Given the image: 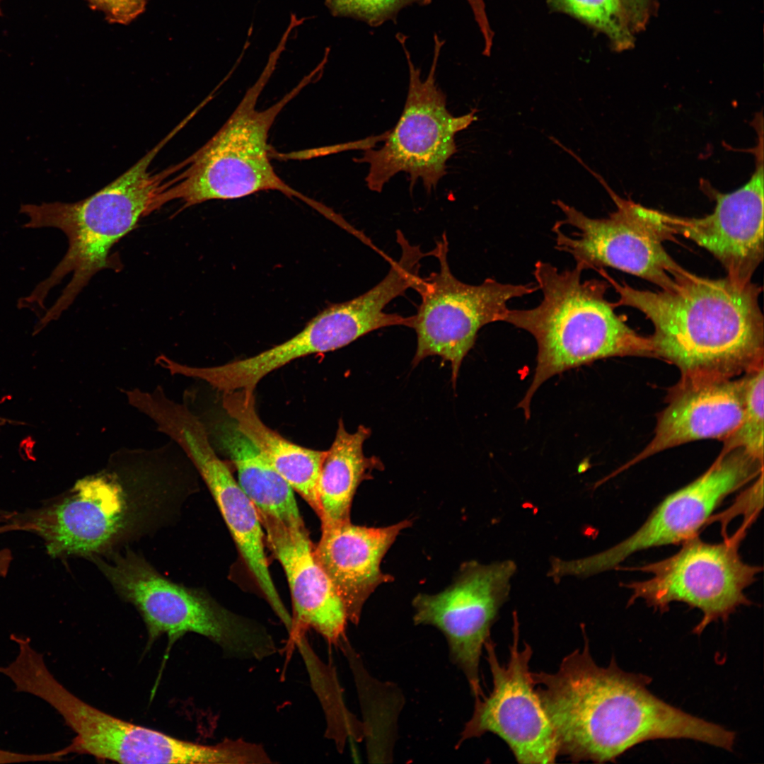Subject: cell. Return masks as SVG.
Here are the masks:
<instances>
[{
    "instance_id": "obj_1",
    "label": "cell",
    "mask_w": 764,
    "mask_h": 764,
    "mask_svg": "<svg viewBox=\"0 0 764 764\" xmlns=\"http://www.w3.org/2000/svg\"><path fill=\"white\" fill-rule=\"evenodd\" d=\"M191 465L172 440L153 449L122 448L101 470L9 521L40 536L53 558L107 557L176 521L192 492Z\"/></svg>"
},
{
    "instance_id": "obj_2",
    "label": "cell",
    "mask_w": 764,
    "mask_h": 764,
    "mask_svg": "<svg viewBox=\"0 0 764 764\" xmlns=\"http://www.w3.org/2000/svg\"><path fill=\"white\" fill-rule=\"evenodd\" d=\"M598 272L619 296L615 307L641 311L654 327V357L674 364L681 381L734 378L764 364L762 288L686 270L668 289H637Z\"/></svg>"
},
{
    "instance_id": "obj_3",
    "label": "cell",
    "mask_w": 764,
    "mask_h": 764,
    "mask_svg": "<svg viewBox=\"0 0 764 764\" xmlns=\"http://www.w3.org/2000/svg\"><path fill=\"white\" fill-rule=\"evenodd\" d=\"M158 143L112 182L81 200L22 204L26 228H54L68 240L67 250L48 277L18 301V307L40 317L34 328L40 332L69 308L91 279L105 269L120 270L113 246L132 231L139 220L165 204L175 168L149 171L163 149Z\"/></svg>"
},
{
    "instance_id": "obj_4",
    "label": "cell",
    "mask_w": 764,
    "mask_h": 764,
    "mask_svg": "<svg viewBox=\"0 0 764 764\" xmlns=\"http://www.w3.org/2000/svg\"><path fill=\"white\" fill-rule=\"evenodd\" d=\"M583 272L577 265L560 271L537 261L533 276L540 303L528 309L508 308L502 316V321L529 332L537 344L533 381L518 405L526 419L535 393L557 374L609 357H654L649 337L629 327L606 299L610 284L583 280Z\"/></svg>"
},
{
    "instance_id": "obj_5",
    "label": "cell",
    "mask_w": 764,
    "mask_h": 764,
    "mask_svg": "<svg viewBox=\"0 0 764 764\" xmlns=\"http://www.w3.org/2000/svg\"><path fill=\"white\" fill-rule=\"evenodd\" d=\"M285 37L271 52L259 78L245 92L219 131L186 158L176 183L167 192L170 202L179 199L182 209L212 199H233L260 191L276 190L296 197L320 210L322 205L286 184L270 162L269 132L276 117L301 90L322 72L319 65L279 100L259 110L260 94L272 76L285 47Z\"/></svg>"
},
{
    "instance_id": "obj_6",
    "label": "cell",
    "mask_w": 764,
    "mask_h": 764,
    "mask_svg": "<svg viewBox=\"0 0 764 764\" xmlns=\"http://www.w3.org/2000/svg\"><path fill=\"white\" fill-rule=\"evenodd\" d=\"M89 560L140 613L151 643L163 634L174 642L193 632L214 642L227 656L262 660L277 651L264 626L228 610L202 589L171 581L129 547Z\"/></svg>"
},
{
    "instance_id": "obj_7",
    "label": "cell",
    "mask_w": 764,
    "mask_h": 764,
    "mask_svg": "<svg viewBox=\"0 0 764 764\" xmlns=\"http://www.w3.org/2000/svg\"><path fill=\"white\" fill-rule=\"evenodd\" d=\"M584 647L565 656L552 673L532 672L536 692L554 731L558 756L571 761L615 762L633 717L630 673L612 657L607 667Z\"/></svg>"
},
{
    "instance_id": "obj_8",
    "label": "cell",
    "mask_w": 764,
    "mask_h": 764,
    "mask_svg": "<svg viewBox=\"0 0 764 764\" xmlns=\"http://www.w3.org/2000/svg\"><path fill=\"white\" fill-rule=\"evenodd\" d=\"M11 681L18 692L37 697L62 717L76 736L66 755L83 753L122 763H245L244 741L214 746L180 740L111 716L83 702L62 685L41 654H31L15 667Z\"/></svg>"
},
{
    "instance_id": "obj_9",
    "label": "cell",
    "mask_w": 764,
    "mask_h": 764,
    "mask_svg": "<svg viewBox=\"0 0 764 764\" xmlns=\"http://www.w3.org/2000/svg\"><path fill=\"white\" fill-rule=\"evenodd\" d=\"M409 70L407 95L395 126L388 130L384 144L364 150L357 163H368L365 182L369 190L381 192L396 174L410 175V187L421 179L427 192L435 189L446 174V163L456 154V134L477 120V109L456 117L446 108V97L436 83L439 54L445 42L434 35L432 63L425 79L412 62L403 35L398 36Z\"/></svg>"
},
{
    "instance_id": "obj_10",
    "label": "cell",
    "mask_w": 764,
    "mask_h": 764,
    "mask_svg": "<svg viewBox=\"0 0 764 764\" xmlns=\"http://www.w3.org/2000/svg\"><path fill=\"white\" fill-rule=\"evenodd\" d=\"M606 187L616 205L607 218L585 215L560 199L554 204L564 219L552 227L555 248L569 254L583 271L610 267L642 278L661 289L671 288L686 270L666 252L673 238L662 227L658 211L615 195L599 175L588 169Z\"/></svg>"
},
{
    "instance_id": "obj_11",
    "label": "cell",
    "mask_w": 764,
    "mask_h": 764,
    "mask_svg": "<svg viewBox=\"0 0 764 764\" xmlns=\"http://www.w3.org/2000/svg\"><path fill=\"white\" fill-rule=\"evenodd\" d=\"M433 250L439 270L421 277L415 289L421 303L412 316L411 328L417 335V348L412 362L415 366L432 356L449 361L455 388L461 364L478 331L489 323L502 321L510 300L532 294L538 286L502 283L492 278L479 284L463 282L451 271L446 233Z\"/></svg>"
},
{
    "instance_id": "obj_12",
    "label": "cell",
    "mask_w": 764,
    "mask_h": 764,
    "mask_svg": "<svg viewBox=\"0 0 764 764\" xmlns=\"http://www.w3.org/2000/svg\"><path fill=\"white\" fill-rule=\"evenodd\" d=\"M744 529L719 543L695 536L683 542L674 555L635 568L651 577L628 584L630 604L639 598L661 612L672 602H683L702 612L693 632L700 635L712 622L725 621L742 605L751 602L745 590L761 570L742 560L739 546Z\"/></svg>"
},
{
    "instance_id": "obj_13",
    "label": "cell",
    "mask_w": 764,
    "mask_h": 764,
    "mask_svg": "<svg viewBox=\"0 0 764 764\" xmlns=\"http://www.w3.org/2000/svg\"><path fill=\"white\" fill-rule=\"evenodd\" d=\"M763 470V461L741 448L720 453L702 475L665 497L632 535L598 553L565 560L564 574L568 577H590L617 568L637 552L685 541L696 536L727 497L757 478Z\"/></svg>"
},
{
    "instance_id": "obj_14",
    "label": "cell",
    "mask_w": 764,
    "mask_h": 764,
    "mask_svg": "<svg viewBox=\"0 0 764 764\" xmlns=\"http://www.w3.org/2000/svg\"><path fill=\"white\" fill-rule=\"evenodd\" d=\"M513 619L507 664L499 663L491 637L485 643L492 690L488 696L475 699L473 714L465 724L456 747L490 732L507 744L519 763H554L558 757L554 731L536 692L529 668L533 649L526 642L523 648L519 649V625L515 613Z\"/></svg>"
},
{
    "instance_id": "obj_15",
    "label": "cell",
    "mask_w": 764,
    "mask_h": 764,
    "mask_svg": "<svg viewBox=\"0 0 764 764\" xmlns=\"http://www.w3.org/2000/svg\"><path fill=\"white\" fill-rule=\"evenodd\" d=\"M516 571L512 560L463 564L453 584L412 601L415 625H431L444 636L451 661L465 676L475 698L483 696L480 662L485 643L507 601Z\"/></svg>"
},
{
    "instance_id": "obj_16",
    "label": "cell",
    "mask_w": 764,
    "mask_h": 764,
    "mask_svg": "<svg viewBox=\"0 0 764 764\" xmlns=\"http://www.w3.org/2000/svg\"><path fill=\"white\" fill-rule=\"evenodd\" d=\"M759 137L756 167L750 180L732 192H714L712 214L687 218L658 211L662 227L673 238L680 235L706 249L721 262L727 277L741 284L752 282L764 255L762 132Z\"/></svg>"
},
{
    "instance_id": "obj_17",
    "label": "cell",
    "mask_w": 764,
    "mask_h": 764,
    "mask_svg": "<svg viewBox=\"0 0 764 764\" xmlns=\"http://www.w3.org/2000/svg\"><path fill=\"white\" fill-rule=\"evenodd\" d=\"M172 439L181 448L212 494L243 560L274 613L291 620L268 568L264 531L258 511L219 458L203 423L190 417L174 429Z\"/></svg>"
},
{
    "instance_id": "obj_18",
    "label": "cell",
    "mask_w": 764,
    "mask_h": 764,
    "mask_svg": "<svg viewBox=\"0 0 764 764\" xmlns=\"http://www.w3.org/2000/svg\"><path fill=\"white\" fill-rule=\"evenodd\" d=\"M266 540L281 564L293 606L291 631L313 629L330 644L345 638L348 620L345 605L330 579L317 561L303 521L285 523L260 514Z\"/></svg>"
},
{
    "instance_id": "obj_19",
    "label": "cell",
    "mask_w": 764,
    "mask_h": 764,
    "mask_svg": "<svg viewBox=\"0 0 764 764\" xmlns=\"http://www.w3.org/2000/svg\"><path fill=\"white\" fill-rule=\"evenodd\" d=\"M744 400V376L679 381L669 392L667 406L659 415L652 439L626 466L688 442L725 440L741 422Z\"/></svg>"
},
{
    "instance_id": "obj_20",
    "label": "cell",
    "mask_w": 764,
    "mask_h": 764,
    "mask_svg": "<svg viewBox=\"0 0 764 764\" xmlns=\"http://www.w3.org/2000/svg\"><path fill=\"white\" fill-rule=\"evenodd\" d=\"M410 525L405 520L374 528L349 521L322 529L314 555L340 596L349 621L357 625L370 595L393 580L381 571V562L400 531Z\"/></svg>"
},
{
    "instance_id": "obj_21",
    "label": "cell",
    "mask_w": 764,
    "mask_h": 764,
    "mask_svg": "<svg viewBox=\"0 0 764 764\" xmlns=\"http://www.w3.org/2000/svg\"><path fill=\"white\" fill-rule=\"evenodd\" d=\"M221 403L261 455L318 515L317 484L327 451L296 444L267 427L256 411L254 391L222 393Z\"/></svg>"
},
{
    "instance_id": "obj_22",
    "label": "cell",
    "mask_w": 764,
    "mask_h": 764,
    "mask_svg": "<svg viewBox=\"0 0 764 764\" xmlns=\"http://www.w3.org/2000/svg\"><path fill=\"white\" fill-rule=\"evenodd\" d=\"M201 421L214 448L226 455L236 467L240 487L260 514L288 523L303 521L294 490L261 455L233 419L228 416Z\"/></svg>"
},
{
    "instance_id": "obj_23",
    "label": "cell",
    "mask_w": 764,
    "mask_h": 764,
    "mask_svg": "<svg viewBox=\"0 0 764 764\" xmlns=\"http://www.w3.org/2000/svg\"><path fill=\"white\" fill-rule=\"evenodd\" d=\"M371 433V429L364 425H359L354 433H349L342 419L339 420L317 484L318 516L322 529L351 521V505L357 487L370 478L374 469L382 468L378 458L367 457L363 451Z\"/></svg>"
},
{
    "instance_id": "obj_24",
    "label": "cell",
    "mask_w": 764,
    "mask_h": 764,
    "mask_svg": "<svg viewBox=\"0 0 764 764\" xmlns=\"http://www.w3.org/2000/svg\"><path fill=\"white\" fill-rule=\"evenodd\" d=\"M548 3L552 10L567 14L606 35L618 50L632 44L620 0H548Z\"/></svg>"
},
{
    "instance_id": "obj_25",
    "label": "cell",
    "mask_w": 764,
    "mask_h": 764,
    "mask_svg": "<svg viewBox=\"0 0 764 764\" xmlns=\"http://www.w3.org/2000/svg\"><path fill=\"white\" fill-rule=\"evenodd\" d=\"M744 410L736 430L723 441L720 453L741 448L756 458L763 461L764 446V364L746 372Z\"/></svg>"
},
{
    "instance_id": "obj_26",
    "label": "cell",
    "mask_w": 764,
    "mask_h": 764,
    "mask_svg": "<svg viewBox=\"0 0 764 764\" xmlns=\"http://www.w3.org/2000/svg\"><path fill=\"white\" fill-rule=\"evenodd\" d=\"M433 0H325L333 16L351 18L372 27L394 21L400 11L410 6H427Z\"/></svg>"
},
{
    "instance_id": "obj_27",
    "label": "cell",
    "mask_w": 764,
    "mask_h": 764,
    "mask_svg": "<svg viewBox=\"0 0 764 764\" xmlns=\"http://www.w3.org/2000/svg\"><path fill=\"white\" fill-rule=\"evenodd\" d=\"M90 4L103 11L109 21L126 24L131 22L145 8L146 0H88Z\"/></svg>"
},
{
    "instance_id": "obj_28",
    "label": "cell",
    "mask_w": 764,
    "mask_h": 764,
    "mask_svg": "<svg viewBox=\"0 0 764 764\" xmlns=\"http://www.w3.org/2000/svg\"><path fill=\"white\" fill-rule=\"evenodd\" d=\"M2 520L3 519H1L0 520V521H2ZM13 531V528L12 527V525L11 523H9L8 522L6 524L4 525V526H0V533H4V532H7V531ZM11 560H12V555H11V552L10 550H8V549H2V550H0V576L1 577H5L6 576V574L8 573V569H9V567H10V564L11 562Z\"/></svg>"
},
{
    "instance_id": "obj_29",
    "label": "cell",
    "mask_w": 764,
    "mask_h": 764,
    "mask_svg": "<svg viewBox=\"0 0 764 764\" xmlns=\"http://www.w3.org/2000/svg\"><path fill=\"white\" fill-rule=\"evenodd\" d=\"M469 4L474 18H481L486 14L485 4L483 0H466Z\"/></svg>"
},
{
    "instance_id": "obj_30",
    "label": "cell",
    "mask_w": 764,
    "mask_h": 764,
    "mask_svg": "<svg viewBox=\"0 0 764 764\" xmlns=\"http://www.w3.org/2000/svg\"><path fill=\"white\" fill-rule=\"evenodd\" d=\"M180 127L177 126L176 127H175V128H174V129H173V130H172V131H171V132H170V133H169V134H168V135H167V136L166 137V138H168V141H170V139H172V138H173V137H174V136H175V134H177V133H178V132L180 131ZM178 165L179 166V170H178V172L177 173H179V172H180V170H182V169L183 168V167H184V162L183 161V162H181L180 163H178ZM177 173H176V174L175 175V176H174V178H173V179H174V183H173V184H175V183L176 182V178H175L176 177H175V176H176ZM169 189H170V188H169ZM165 195H166V194H165ZM165 201H166V199H165Z\"/></svg>"
},
{
    "instance_id": "obj_31",
    "label": "cell",
    "mask_w": 764,
    "mask_h": 764,
    "mask_svg": "<svg viewBox=\"0 0 764 764\" xmlns=\"http://www.w3.org/2000/svg\"><path fill=\"white\" fill-rule=\"evenodd\" d=\"M620 1L625 10L628 7L634 8V4H636V7H638L637 5H640L644 0H620Z\"/></svg>"
},
{
    "instance_id": "obj_32",
    "label": "cell",
    "mask_w": 764,
    "mask_h": 764,
    "mask_svg": "<svg viewBox=\"0 0 764 764\" xmlns=\"http://www.w3.org/2000/svg\"><path fill=\"white\" fill-rule=\"evenodd\" d=\"M0 1H1V0H0ZM0 15H1V6H0Z\"/></svg>"
}]
</instances>
